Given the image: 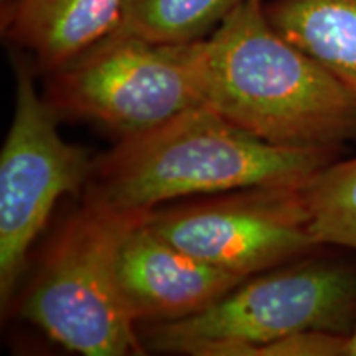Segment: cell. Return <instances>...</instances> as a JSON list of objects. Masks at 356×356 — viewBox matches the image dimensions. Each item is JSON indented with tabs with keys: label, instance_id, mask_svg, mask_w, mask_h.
I'll return each instance as SVG.
<instances>
[{
	"label": "cell",
	"instance_id": "1",
	"mask_svg": "<svg viewBox=\"0 0 356 356\" xmlns=\"http://www.w3.org/2000/svg\"><path fill=\"white\" fill-rule=\"evenodd\" d=\"M203 104L257 139L292 149L356 140V96L273 29L264 0H246L200 40Z\"/></svg>",
	"mask_w": 356,
	"mask_h": 356
},
{
	"label": "cell",
	"instance_id": "2",
	"mask_svg": "<svg viewBox=\"0 0 356 356\" xmlns=\"http://www.w3.org/2000/svg\"><path fill=\"white\" fill-rule=\"evenodd\" d=\"M337 157L338 149L267 144L203 104L150 131L122 137L96 157L86 203L154 210L191 195L252 186L304 188Z\"/></svg>",
	"mask_w": 356,
	"mask_h": 356
},
{
	"label": "cell",
	"instance_id": "3",
	"mask_svg": "<svg viewBox=\"0 0 356 356\" xmlns=\"http://www.w3.org/2000/svg\"><path fill=\"white\" fill-rule=\"evenodd\" d=\"M150 213L84 203L53 236L22 315L74 353L144 355L119 286L118 262L124 241Z\"/></svg>",
	"mask_w": 356,
	"mask_h": 356
},
{
	"label": "cell",
	"instance_id": "4",
	"mask_svg": "<svg viewBox=\"0 0 356 356\" xmlns=\"http://www.w3.org/2000/svg\"><path fill=\"white\" fill-rule=\"evenodd\" d=\"M355 322L356 269L309 261L248 277L195 317L144 325V345L165 353L246 356L302 332L350 333Z\"/></svg>",
	"mask_w": 356,
	"mask_h": 356
},
{
	"label": "cell",
	"instance_id": "5",
	"mask_svg": "<svg viewBox=\"0 0 356 356\" xmlns=\"http://www.w3.org/2000/svg\"><path fill=\"white\" fill-rule=\"evenodd\" d=\"M198 48L113 32L48 73V102L121 137L147 132L203 106Z\"/></svg>",
	"mask_w": 356,
	"mask_h": 356
},
{
	"label": "cell",
	"instance_id": "6",
	"mask_svg": "<svg viewBox=\"0 0 356 356\" xmlns=\"http://www.w3.org/2000/svg\"><path fill=\"white\" fill-rule=\"evenodd\" d=\"M15 114L0 152V300L6 310L58 200L84 188L95 159L60 136L56 111L15 60Z\"/></svg>",
	"mask_w": 356,
	"mask_h": 356
},
{
	"label": "cell",
	"instance_id": "7",
	"mask_svg": "<svg viewBox=\"0 0 356 356\" xmlns=\"http://www.w3.org/2000/svg\"><path fill=\"white\" fill-rule=\"evenodd\" d=\"M304 188L252 186L154 208L149 225L188 254L252 277L318 248Z\"/></svg>",
	"mask_w": 356,
	"mask_h": 356
},
{
	"label": "cell",
	"instance_id": "8",
	"mask_svg": "<svg viewBox=\"0 0 356 356\" xmlns=\"http://www.w3.org/2000/svg\"><path fill=\"white\" fill-rule=\"evenodd\" d=\"M118 277L137 325L195 317L248 279L173 246L149 220L124 241Z\"/></svg>",
	"mask_w": 356,
	"mask_h": 356
},
{
	"label": "cell",
	"instance_id": "9",
	"mask_svg": "<svg viewBox=\"0 0 356 356\" xmlns=\"http://www.w3.org/2000/svg\"><path fill=\"white\" fill-rule=\"evenodd\" d=\"M124 0H7L2 32L51 73L119 26Z\"/></svg>",
	"mask_w": 356,
	"mask_h": 356
},
{
	"label": "cell",
	"instance_id": "10",
	"mask_svg": "<svg viewBox=\"0 0 356 356\" xmlns=\"http://www.w3.org/2000/svg\"><path fill=\"white\" fill-rule=\"evenodd\" d=\"M264 13L275 32L356 96V0H270Z\"/></svg>",
	"mask_w": 356,
	"mask_h": 356
},
{
	"label": "cell",
	"instance_id": "11",
	"mask_svg": "<svg viewBox=\"0 0 356 356\" xmlns=\"http://www.w3.org/2000/svg\"><path fill=\"white\" fill-rule=\"evenodd\" d=\"M246 0H124L114 32L155 43L204 40Z\"/></svg>",
	"mask_w": 356,
	"mask_h": 356
},
{
	"label": "cell",
	"instance_id": "12",
	"mask_svg": "<svg viewBox=\"0 0 356 356\" xmlns=\"http://www.w3.org/2000/svg\"><path fill=\"white\" fill-rule=\"evenodd\" d=\"M304 193L318 246L356 251V157L328 163L305 185Z\"/></svg>",
	"mask_w": 356,
	"mask_h": 356
},
{
	"label": "cell",
	"instance_id": "13",
	"mask_svg": "<svg viewBox=\"0 0 356 356\" xmlns=\"http://www.w3.org/2000/svg\"><path fill=\"white\" fill-rule=\"evenodd\" d=\"M346 333L302 332L249 350L246 356H343Z\"/></svg>",
	"mask_w": 356,
	"mask_h": 356
},
{
	"label": "cell",
	"instance_id": "14",
	"mask_svg": "<svg viewBox=\"0 0 356 356\" xmlns=\"http://www.w3.org/2000/svg\"><path fill=\"white\" fill-rule=\"evenodd\" d=\"M343 356H356V322L350 333L345 337V355Z\"/></svg>",
	"mask_w": 356,
	"mask_h": 356
}]
</instances>
